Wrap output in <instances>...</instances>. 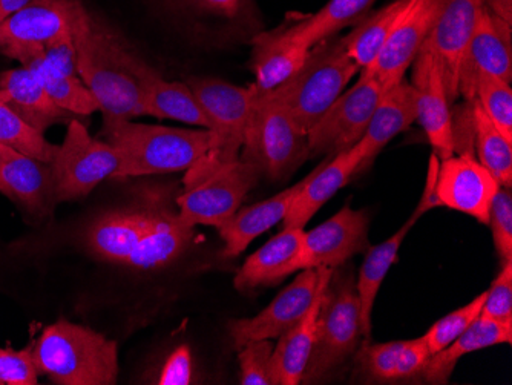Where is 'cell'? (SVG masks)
I'll use <instances>...</instances> for the list:
<instances>
[{"label":"cell","instance_id":"cell-1","mask_svg":"<svg viewBox=\"0 0 512 385\" xmlns=\"http://www.w3.org/2000/svg\"><path fill=\"white\" fill-rule=\"evenodd\" d=\"M177 197L168 186H152L129 205L103 212L86 229L88 251L108 263L140 270L174 263L194 238Z\"/></svg>","mask_w":512,"mask_h":385},{"label":"cell","instance_id":"cell-2","mask_svg":"<svg viewBox=\"0 0 512 385\" xmlns=\"http://www.w3.org/2000/svg\"><path fill=\"white\" fill-rule=\"evenodd\" d=\"M79 77L99 105L105 123L146 116L142 96L120 53L122 40L85 10L73 25Z\"/></svg>","mask_w":512,"mask_h":385},{"label":"cell","instance_id":"cell-3","mask_svg":"<svg viewBox=\"0 0 512 385\" xmlns=\"http://www.w3.org/2000/svg\"><path fill=\"white\" fill-rule=\"evenodd\" d=\"M105 137L122 157L117 177L186 172L211 146L209 129L145 125L132 120L105 123Z\"/></svg>","mask_w":512,"mask_h":385},{"label":"cell","instance_id":"cell-4","mask_svg":"<svg viewBox=\"0 0 512 385\" xmlns=\"http://www.w3.org/2000/svg\"><path fill=\"white\" fill-rule=\"evenodd\" d=\"M37 370L59 385H114L119 378L115 341L89 327L57 321L33 346Z\"/></svg>","mask_w":512,"mask_h":385},{"label":"cell","instance_id":"cell-5","mask_svg":"<svg viewBox=\"0 0 512 385\" xmlns=\"http://www.w3.org/2000/svg\"><path fill=\"white\" fill-rule=\"evenodd\" d=\"M359 73L344 37L333 36L315 45L304 65L270 93L286 106L299 128L309 132Z\"/></svg>","mask_w":512,"mask_h":385},{"label":"cell","instance_id":"cell-6","mask_svg":"<svg viewBox=\"0 0 512 385\" xmlns=\"http://www.w3.org/2000/svg\"><path fill=\"white\" fill-rule=\"evenodd\" d=\"M240 155L260 175L283 180L309 158L307 132L272 93L256 91Z\"/></svg>","mask_w":512,"mask_h":385},{"label":"cell","instance_id":"cell-7","mask_svg":"<svg viewBox=\"0 0 512 385\" xmlns=\"http://www.w3.org/2000/svg\"><path fill=\"white\" fill-rule=\"evenodd\" d=\"M206 116L211 132L207 154L189 171H209L240 160L255 85H232L212 77H191L186 82Z\"/></svg>","mask_w":512,"mask_h":385},{"label":"cell","instance_id":"cell-8","mask_svg":"<svg viewBox=\"0 0 512 385\" xmlns=\"http://www.w3.org/2000/svg\"><path fill=\"white\" fill-rule=\"evenodd\" d=\"M361 304L352 275L335 278L325 289L319 309L315 344L302 382L321 381L356 352L361 339Z\"/></svg>","mask_w":512,"mask_h":385},{"label":"cell","instance_id":"cell-9","mask_svg":"<svg viewBox=\"0 0 512 385\" xmlns=\"http://www.w3.org/2000/svg\"><path fill=\"white\" fill-rule=\"evenodd\" d=\"M260 177V172L241 158L209 171H186L183 192L177 197L181 218L192 228H220L241 208Z\"/></svg>","mask_w":512,"mask_h":385},{"label":"cell","instance_id":"cell-10","mask_svg":"<svg viewBox=\"0 0 512 385\" xmlns=\"http://www.w3.org/2000/svg\"><path fill=\"white\" fill-rule=\"evenodd\" d=\"M56 203L91 194L106 178L117 177L122 157L111 143L94 139L79 120H69L53 163Z\"/></svg>","mask_w":512,"mask_h":385},{"label":"cell","instance_id":"cell-11","mask_svg":"<svg viewBox=\"0 0 512 385\" xmlns=\"http://www.w3.org/2000/svg\"><path fill=\"white\" fill-rule=\"evenodd\" d=\"M382 94L381 83L361 71L358 82L344 91L307 132L309 158L335 157L353 148L362 139Z\"/></svg>","mask_w":512,"mask_h":385},{"label":"cell","instance_id":"cell-12","mask_svg":"<svg viewBox=\"0 0 512 385\" xmlns=\"http://www.w3.org/2000/svg\"><path fill=\"white\" fill-rule=\"evenodd\" d=\"M442 4L444 0H408L378 59L362 70L375 77L384 91L405 79L436 24Z\"/></svg>","mask_w":512,"mask_h":385},{"label":"cell","instance_id":"cell-13","mask_svg":"<svg viewBox=\"0 0 512 385\" xmlns=\"http://www.w3.org/2000/svg\"><path fill=\"white\" fill-rule=\"evenodd\" d=\"M499 189V181L473 155H451L439 162L434 200L437 206H445L488 224L491 205Z\"/></svg>","mask_w":512,"mask_h":385},{"label":"cell","instance_id":"cell-14","mask_svg":"<svg viewBox=\"0 0 512 385\" xmlns=\"http://www.w3.org/2000/svg\"><path fill=\"white\" fill-rule=\"evenodd\" d=\"M483 11V0H444L425 42L439 65L451 102L459 99V77L465 53Z\"/></svg>","mask_w":512,"mask_h":385},{"label":"cell","instance_id":"cell-15","mask_svg":"<svg viewBox=\"0 0 512 385\" xmlns=\"http://www.w3.org/2000/svg\"><path fill=\"white\" fill-rule=\"evenodd\" d=\"M319 286V270H299L298 277L278 297L252 318L230 321V338L241 349L244 344L261 339H278L292 329L315 300Z\"/></svg>","mask_w":512,"mask_h":385},{"label":"cell","instance_id":"cell-16","mask_svg":"<svg viewBox=\"0 0 512 385\" xmlns=\"http://www.w3.org/2000/svg\"><path fill=\"white\" fill-rule=\"evenodd\" d=\"M411 66V85L417 102V122L424 128L433 154L439 160H445L456 151V132L444 76L433 54L425 48L417 54Z\"/></svg>","mask_w":512,"mask_h":385},{"label":"cell","instance_id":"cell-17","mask_svg":"<svg viewBox=\"0 0 512 385\" xmlns=\"http://www.w3.org/2000/svg\"><path fill=\"white\" fill-rule=\"evenodd\" d=\"M512 25L483 7L460 68L459 96L474 102L477 79L483 74L512 80Z\"/></svg>","mask_w":512,"mask_h":385},{"label":"cell","instance_id":"cell-18","mask_svg":"<svg viewBox=\"0 0 512 385\" xmlns=\"http://www.w3.org/2000/svg\"><path fill=\"white\" fill-rule=\"evenodd\" d=\"M370 217L365 211L344 206L338 214L304 234V269H336L365 254Z\"/></svg>","mask_w":512,"mask_h":385},{"label":"cell","instance_id":"cell-19","mask_svg":"<svg viewBox=\"0 0 512 385\" xmlns=\"http://www.w3.org/2000/svg\"><path fill=\"white\" fill-rule=\"evenodd\" d=\"M120 53L126 68L137 83L146 116L157 117L160 120H175L207 129L209 123L203 109L186 83L163 79L142 57L126 48L123 42L120 45Z\"/></svg>","mask_w":512,"mask_h":385},{"label":"cell","instance_id":"cell-20","mask_svg":"<svg viewBox=\"0 0 512 385\" xmlns=\"http://www.w3.org/2000/svg\"><path fill=\"white\" fill-rule=\"evenodd\" d=\"M312 47L302 39L296 22L258 34L252 42L250 70L256 91L270 93L304 65Z\"/></svg>","mask_w":512,"mask_h":385},{"label":"cell","instance_id":"cell-21","mask_svg":"<svg viewBox=\"0 0 512 385\" xmlns=\"http://www.w3.org/2000/svg\"><path fill=\"white\" fill-rule=\"evenodd\" d=\"M0 192L31 215H50L57 205L53 166L0 145Z\"/></svg>","mask_w":512,"mask_h":385},{"label":"cell","instance_id":"cell-22","mask_svg":"<svg viewBox=\"0 0 512 385\" xmlns=\"http://www.w3.org/2000/svg\"><path fill=\"white\" fill-rule=\"evenodd\" d=\"M364 158V151L358 143L335 157L325 158L315 171L302 180L301 189L284 218V228H306L316 212L362 171Z\"/></svg>","mask_w":512,"mask_h":385},{"label":"cell","instance_id":"cell-23","mask_svg":"<svg viewBox=\"0 0 512 385\" xmlns=\"http://www.w3.org/2000/svg\"><path fill=\"white\" fill-rule=\"evenodd\" d=\"M304 234L306 231L301 228H284L270 238L244 261L235 275V289L249 292L258 287L273 286L304 270Z\"/></svg>","mask_w":512,"mask_h":385},{"label":"cell","instance_id":"cell-24","mask_svg":"<svg viewBox=\"0 0 512 385\" xmlns=\"http://www.w3.org/2000/svg\"><path fill=\"white\" fill-rule=\"evenodd\" d=\"M85 10L80 0H33L0 22V48L13 43H42L73 30Z\"/></svg>","mask_w":512,"mask_h":385},{"label":"cell","instance_id":"cell-25","mask_svg":"<svg viewBox=\"0 0 512 385\" xmlns=\"http://www.w3.org/2000/svg\"><path fill=\"white\" fill-rule=\"evenodd\" d=\"M2 54L17 60L30 71L56 105L73 116H91L99 109L94 97L79 77H69L51 65L40 43H13L0 48Z\"/></svg>","mask_w":512,"mask_h":385},{"label":"cell","instance_id":"cell-26","mask_svg":"<svg viewBox=\"0 0 512 385\" xmlns=\"http://www.w3.org/2000/svg\"><path fill=\"white\" fill-rule=\"evenodd\" d=\"M319 286L312 306L307 310L301 320L279 336L278 344L273 347L272 355V381L273 385H298L306 372L312 355L313 344L316 338L319 309L325 289L332 280L335 269L318 267Z\"/></svg>","mask_w":512,"mask_h":385},{"label":"cell","instance_id":"cell-27","mask_svg":"<svg viewBox=\"0 0 512 385\" xmlns=\"http://www.w3.org/2000/svg\"><path fill=\"white\" fill-rule=\"evenodd\" d=\"M416 120V93L411 83L404 79L398 85L384 91L362 139L358 142L365 157L361 172L375 162V158L394 137L410 129Z\"/></svg>","mask_w":512,"mask_h":385},{"label":"cell","instance_id":"cell-28","mask_svg":"<svg viewBox=\"0 0 512 385\" xmlns=\"http://www.w3.org/2000/svg\"><path fill=\"white\" fill-rule=\"evenodd\" d=\"M302 180L292 188L284 189L272 198L238 209L226 223L217 229L224 241V258H235L243 254L247 247L261 235L284 221L293 200L301 189Z\"/></svg>","mask_w":512,"mask_h":385},{"label":"cell","instance_id":"cell-29","mask_svg":"<svg viewBox=\"0 0 512 385\" xmlns=\"http://www.w3.org/2000/svg\"><path fill=\"white\" fill-rule=\"evenodd\" d=\"M511 343L512 324L497 323L480 315L450 346L430 356L421 373L431 384H447L463 356Z\"/></svg>","mask_w":512,"mask_h":385},{"label":"cell","instance_id":"cell-30","mask_svg":"<svg viewBox=\"0 0 512 385\" xmlns=\"http://www.w3.org/2000/svg\"><path fill=\"white\" fill-rule=\"evenodd\" d=\"M417 220L419 217L416 214L411 215L396 234L376 246L368 247L365 251L364 263L359 269L358 281L355 283L359 304H361L362 336L365 339L370 338L373 330V321H371L373 309H375L376 298L382 283L390 272L391 266L398 260L399 249Z\"/></svg>","mask_w":512,"mask_h":385},{"label":"cell","instance_id":"cell-31","mask_svg":"<svg viewBox=\"0 0 512 385\" xmlns=\"http://www.w3.org/2000/svg\"><path fill=\"white\" fill-rule=\"evenodd\" d=\"M0 89H5L10 96L7 105L43 134L56 123L73 116L56 105L36 77L22 66L0 76Z\"/></svg>","mask_w":512,"mask_h":385},{"label":"cell","instance_id":"cell-32","mask_svg":"<svg viewBox=\"0 0 512 385\" xmlns=\"http://www.w3.org/2000/svg\"><path fill=\"white\" fill-rule=\"evenodd\" d=\"M408 0H393L375 13L367 14L355 25L352 33L344 37L347 53L362 70H367L378 59L385 47L396 20Z\"/></svg>","mask_w":512,"mask_h":385},{"label":"cell","instance_id":"cell-33","mask_svg":"<svg viewBox=\"0 0 512 385\" xmlns=\"http://www.w3.org/2000/svg\"><path fill=\"white\" fill-rule=\"evenodd\" d=\"M376 0H329L312 16L296 20L302 39L315 47L318 43L336 36L345 27H355L361 22Z\"/></svg>","mask_w":512,"mask_h":385},{"label":"cell","instance_id":"cell-34","mask_svg":"<svg viewBox=\"0 0 512 385\" xmlns=\"http://www.w3.org/2000/svg\"><path fill=\"white\" fill-rule=\"evenodd\" d=\"M471 123L476 139L477 160L494 175L499 185L512 186V142L488 119L477 103H471Z\"/></svg>","mask_w":512,"mask_h":385},{"label":"cell","instance_id":"cell-35","mask_svg":"<svg viewBox=\"0 0 512 385\" xmlns=\"http://www.w3.org/2000/svg\"><path fill=\"white\" fill-rule=\"evenodd\" d=\"M0 145L45 163H53L59 149V146L45 139L43 132L25 122L7 103H0Z\"/></svg>","mask_w":512,"mask_h":385},{"label":"cell","instance_id":"cell-36","mask_svg":"<svg viewBox=\"0 0 512 385\" xmlns=\"http://www.w3.org/2000/svg\"><path fill=\"white\" fill-rule=\"evenodd\" d=\"M485 112L509 142H512L511 83L494 76H480L476 83L474 102Z\"/></svg>","mask_w":512,"mask_h":385},{"label":"cell","instance_id":"cell-37","mask_svg":"<svg viewBox=\"0 0 512 385\" xmlns=\"http://www.w3.org/2000/svg\"><path fill=\"white\" fill-rule=\"evenodd\" d=\"M485 297L486 292L480 293L470 303L437 320L425 332V335H422L431 356L450 346L454 339L459 338L479 318L480 313H482L483 303H485Z\"/></svg>","mask_w":512,"mask_h":385},{"label":"cell","instance_id":"cell-38","mask_svg":"<svg viewBox=\"0 0 512 385\" xmlns=\"http://www.w3.org/2000/svg\"><path fill=\"white\" fill-rule=\"evenodd\" d=\"M273 344L270 339L252 341L241 347L240 361L241 384L243 385H273L272 355Z\"/></svg>","mask_w":512,"mask_h":385},{"label":"cell","instance_id":"cell-39","mask_svg":"<svg viewBox=\"0 0 512 385\" xmlns=\"http://www.w3.org/2000/svg\"><path fill=\"white\" fill-rule=\"evenodd\" d=\"M494 246L503 263L512 261V195L511 189L500 186L488 218Z\"/></svg>","mask_w":512,"mask_h":385},{"label":"cell","instance_id":"cell-40","mask_svg":"<svg viewBox=\"0 0 512 385\" xmlns=\"http://www.w3.org/2000/svg\"><path fill=\"white\" fill-rule=\"evenodd\" d=\"M405 341H390V343L371 344L361 352V364L365 372L376 381H398L399 355Z\"/></svg>","mask_w":512,"mask_h":385},{"label":"cell","instance_id":"cell-41","mask_svg":"<svg viewBox=\"0 0 512 385\" xmlns=\"http://www.w3.org/2000/svg\"><path fill=\"white\" fill-rule=\"evenodd\" d=\"M33 346L23 350L0 349V385L39 384Z\"/></svg>","mask_w":512,"mask_h":385},{"label":"cell","instance_id":"cell-42","mask_svg":"<svg viewBox=\"0 0 512 385\" xmlns=\"http://www.w3.org/2000/svg\"><path fill=\"white\" fill-rule=\"evenodd\" d=\"M480 315L497 323L512 324V261L503 263L500 274L486 290Z\"/></svg>","mask_w":512,"mask_h":385},{"label":"cell","instance_id":"cell-43","mask_svg":"<svg viewBox=\"0 0 512 385\" xmlns=\"http://www.w3.org/2000/svg\"><path fill=\"white\" fill-rule=\"evenodd\" d=\"M181 7L227 22H247L256 14L253 0H171Z\"/></svg>","mask_w":512,"mask_h":385},{"label":"cell","instance_id":"cell-44","mask_svg":"<svg viewBox=\"0 0 512 385\" xmlns=\"http://www.w3.org/2000/svg\"><path fill=\"white\" fill-rule=\"evenodd\" d=\"M71 31L60 34V36L42 43V48L46 59L50 60L54 68L62 71L66 76L79 77L76 43H74V37Z\"/></svg>","mask_w":512,"mask_h":385},{"label":"cell","instance_id":"cell-45","mask_svg":"<svg viewBox=\"0 0 512 385\" xmlns=\"http://www.w3.org/2000/svg\"><path fill=\"white\" fill-rule=\"evenodd\" d=\"M192 381V355L188 346H180L172 352L163 366L158 384L188 385Z\"/></svg>","mask_w":512,"mask_h":385},{"label":"cell","instance_id":"cell-46","mask_svg":"<svg viewBox=\"0 0 512 385\" xmlns=\"http://www.w3.org/2000/svg\"><path fill=\"white\" fill-rule=\"evenodd\" d=\"M431 353L425 344L424 338L408 339L402 347L401 355H399L398 381L401 379L411 378V376L421 373L424 369L425 362L430 358Z\"/></svg>","mask_w":512,"mask_h":385},{"label":"cell","instance_id":"cell-47","mask_svg":"<svg viewBox=\"0 0 512 385\" xmlns=\"http://www.w3.org/2000/svg\"><path fill=\"white\" fill-rule=\"evenodd\" d=\"M483 7L506 24L512 25V0H483Z\"/></svg>","mask_w":512,"mask_h":385},{"label":"cell","instance_id":"cell-48","mask_svg":"<svg viewBox=\"0 0 512 385\" xmlns=\"http://www.w3.org/2000/svg\"><path fill=\"white\" fill-rule=\"evenodd\" d=\"M33 0H0V22L30 5Z\"/></svg>","mask_w":512,"mask_h":385},{"label":"cell","instance_id":"cell-49","mask_svg":"<svg viewBox=\"0 0 512 385\" xmlns=\"http://www.w3.org/2000/svg\"><path fill=\"white\" fill-rule=\"evenodd\" d=\"M10 96H8L7 91L5 89H0V103H7Z\"/></svg>","mask_w":512,"mask_h":385}]
</instances>
